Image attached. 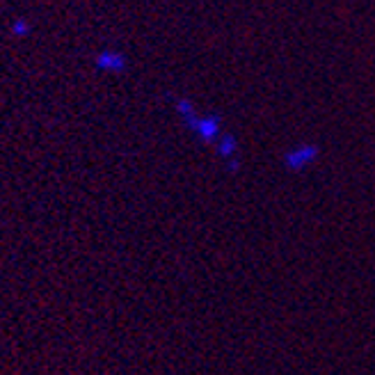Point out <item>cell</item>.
Instances as JSON below:
<instances>
[{
	"mask_svg": "<svg viewBox=\"0 0 375 375\" xmlns=\"http://www.w3.org/2000/svg\"><path fill=\"white\" fill-rule=\"evenodd\" d=\"M320 158V144L316 142H297L291 149H286L284 156H282V165L286 172L291 174H300L309 169L312 165L318 163Z\"/></svg>",
	"mask_w": 375,
	"mask_h": 375,
	"instance_id": "obj_2",
	"label": "cell"
},
{
	"mask_svg": "<svg viewBox=\"0 0 375 375\" xmlns=\"http://www.w3.org/2000/svg\"><path fill=\"white\" fill-rule=\"evenodd\" d=\"M216 149V156L224 163V167L229 169L231 174H236L241 169V142L231 131H224L220 135V140L213 144Z\"/></svg>",
	"mask_w": 375,
	"mask_h": 375,
	"instance_id": "obj_4",
	"label": "cell"
},
{
	"mask_svg": "<svg viewBox=\"0 0 375 375\" xmlns=\"http://www.w3.org/2000/svg\"><path fill=\"white\" fill-rule=\"evenodd\" d=\"M94 69L99 73H110V76H124V73L128 71V67H131V60H128V56L117 46H103L94 53Z\"/></svg>",
	"mask_w": 375,
	"mask_h": 375,
	"instance_id": "obj_3",
	"label": "cell"
},
{
	"mask_svg": "<svg viewBox=\"0 0 375 375\" xmlns=\"http://www.w3.org/2000/svg\"><path fill=\"white\" fill-rule=\"evenodd\" d=\"M32 32H35V26H32V21L26 16H16L12 19V23H9V35L14 39H28L32 37Z\"/></svg>",
	"mask_w": 375,
	"mask_h": 375,
	"instance_id": "obj_5",
	"label": "cell"
},
{
	"mask_svg": "<svg viewBox=\"0 0 375 375\" xmlns=\"http://www.w3.org/2000/svg\"><path fill=\"white\" fill-rule=\"evenodd\" d=\"M172 105H174L176 117L184 122V126L197 137L201 144L213 147L220 140V135L224 133L222 115H218V112H199L195 101L188 99V96H174Z\"/></svg>",
	"mask_w": 375,
	"mask_h": 375,
	"instance_id": "obj_1",
	"label": "cell"
}]
</instances>
